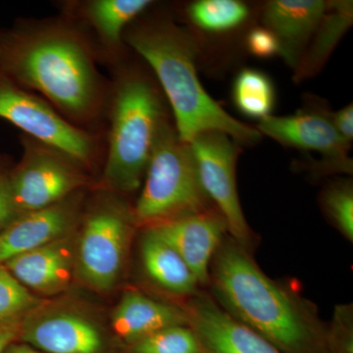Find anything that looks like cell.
Listing matches in <instances>:
<instances>
[{
    "instance_id": "obj_29",
    "label": "cell",
    "mask_w": 353,
    "mask_h": 353,
    "mask_svg": "<svg viewBox=\"0 0 353 353\" xmlns=\"http://www.w3.org/2000/svg\"><path fill=\"white\" fill-rule=\"evenodd\" d=\"M332 120L336 131L340 132L347 141H352L353 139V106H345L336 112L332 113Z\"/></svg>"
},
{
    "instance_id": "obj_28",
    "label": "cell",
    "mask_w": 353,
    "mask_h": 353,
    "mask_svg": "<svg viewBox=\"0 0 353 353\" xmlns=\"http://www.w3.org/2000/svg\"><path fill=\"white\" fill-rule=\"evenodd\" d=\"M348 313L339 311L333 329V345L338 353H352V328Z\"/></svg>"
},
{
    "instance_id": "obj_4",
    "label": "cell",
    "mask_w": 353,
    "mask_h": 353,
    "mask_svg": "<svg viewBox=\"0 0 353 353\" xmlns=\"http://www.w3.org/2000/svg\"><path fill=\"white\" fill-rule=\"evenodd\" d=\"M161 104L154 88L138 77L118 90L103 183L114 192L139 189L162 122Z\"/></svg>"
},
{
    "instance_id": "obj_15",
    "label": "cell",
    "mask_w": 353,
    "mask_h": 353,
    "mask_svg": "<svg viewBox=\"0 0 353 353\" xmlns=\"http://www.w3.org/2000/svg\"><path fill=\"white\" fill-rule=\"evenodd\" d=\"M185 313L203 353H284L210 299H196Z\"/></svg>"
},
{
    "instance_id": "obj_30",
    "label": "cell",
    "mask_w": 353,
    "mask_h": 353,
    "mask_svg": "<svg viewBox=\"0 0 353 353\" xmlns=\"http://www.w3.org/2000/svg\"><path fill=\"white\" fill-rule=\"evenodd\" d=\"M24 318L0 322V353L16 341H19L21 325Z\"/></svg>"
},
{
    "instance_id": "obj_11",
    "label": "cell",
    "mask_w": 353,
    "mask_h": 353,
    "mask_svg": "<svg viewBox=\"0 0 353 353\" xmlns=\"http://www.w3.org/2000/svg\"><path fill=\"white\" fill-rule=\"evenodd\" d=\"M257 131L275 139L281 145L321 153L326 163L350 169L347 154L350 143L336 131L332 113L318 105L297 111L292 115H270L260 120Z\"/></svg>"
},
{
    "instance_id": "obj_17",
    "label": "cell",
    "mask_w": 353,
    "mask_h": 353,
    "mask_svg": "<svg viewBox=\"0 0 353 353\" xmlns=\"http://www.w3.org/2000/svg\"><path fill=\"white\" fill-rule=\"evenodd\" d=\"M187 324L185 311L134 290L123 294L111 314L113 333L128 345L160 330Z\"/></svg>"
},
{
    "instance_id": "obj_26",
    "label": "cell",
    "mask_w": 353,
    "mask_h": 353,
    "mask_svg": "<svg viewBox=\"0 0 353 353\" xmlns=\"http://www.w3.org/2000/svg\"><path fill=\"white\" fill-rule=\"evenodd\" d=\"M246 46L252 54L263 59L280 55L281 53L277 38L264 26L254 28L248 32Z\"/></svg>"
},
{
    "instance_id": "obj_14",
    "label": "cell",
    "mask_w": 353,
    "mask_h": 353,
    "mask_svg": "<svg viewBox=\"0 0 353 353\" xmlns=\"http://www.w3.org/2000/svg\"><path fill=\"white\" fill-rule=\"evenodd\" d=\"M146 228L153 230L179 253L199 284L208 282L211 260L219 250L227 230L219 213L208 211Z\"/></svg>"
},
{
    "instance_id": "obj_6",
    "label": "cell",
    "mask_w": 353,
    "mask_h": 353,
    "mask_svg": "<svg viewBox=\"0 0 353 353\" xmlns=\"http://www.w3.org/2000/svg\"><path fill=\"white\" fill-rule=\"evenodd\" d=\"M137 223L126 204L104 197L77 233L76 279L88 289L108 292L119 283Z\"/></svg>"
},
{
    "instance_id": "obj_10",
    "label": "cell",
    "mask_w": 353,
    "mask_h": 353,
    "mask_svg": "<svg viewBox=\"0 0 353 353\" xmlns=\"http://www.w3.org/2000/svg\"><path fill=\"white\" fill-rule=\"evenodd\" d=\"M20 343L43 353H105L106 341L94 320L48 301L25 316Z\"/></svg>"
},
{
    "instance_id": "obj_20",
    "label": "cell",
    "mask_w": 353,
    "mask_h": 353,
    "mask_svg": "<svg viewBox=\"0 0 353 353\" xmlns=\"http://www.w3.org/2000/svg\"><path fill=\"white\" fill-rule=\"evenodd\" d=\"M233 99L241 113L261 120L272 115L276 101L275 87L263 72L245 69L234 79Z\"/></svg>"
},
{
    "instance_id": "obj_21",
    "label": "cell",
    "mask_w": 353,
    "mask_h": 353,
    "mask_svg": "<svg viewBox=\"0 0 353 353\" xmlns=\"http://www.w3.org/2000/svg\"><path fill=\"white\" fill-rule=\"evenodd\" d=\"M152 3L150 0H97L90 4L88 16L106 41L117 43L124 28Z\"/></svg>"
},
{
    "instance_id": "obj_23",
    "label": "cell",
    "mask_w": 353,
    "mask_h": 353,
    "mask_svg": "<svg viewBox=\"0 0 353 353\" xmlns=\"http://www.w3.org/2000/svg\"><path fill=\"white\" fill-rule=\"evenodd\" d=\"M132 353H203L192 328L176 325L130 343Z\"/></svg>"
},
{
    "instance_id": "obj_13",
    "label": "cell",
    "mask_w": 353,
    "mask_h": 353,
    "mask_svg": "<svg viewBox=\"0 0 353 353\" xmlns=\"http://www.w3.org/2000/svg\"><path fill=\"white\" fill-rule=\"evenodd\" d=\"M77 232L18 255L6 261V268L34 294L57 296L76 279Z\"/></svg>"
},
{
    "instance_id": "obj_25",
    "label": "cell",
    "mask_w": 353,
    "mask_h": 353,
    "mask_svg": "<svg viewBox=\"0 0 353 353\" xmlns=\"http://www.w3.org/2000/svg\"><path fill=\"white\" fill-rule=\"evenodd\" d=\"M325 208L341 233L353 240V192L350 185H339L327 190Z\"/></svg>"
},
{
    "instance_id": "obj_5",
    "label": "cell",
    "mask_w": 353,
    "mask_h": 353,
    "mask_svg": "<svg viewBox=\"0 0 353 353\" xmlns=\"http://www.w3.org/2000/svg\"><path fill=\"white\" fill-rule=\"evenodd\" d=\"M145 185L134 212L137 224L153 226L209 210L189 143L165 121L146 169Z\"/></svg>"
},
{
    "instance_id": "obj_27",
    "label": "cell",
    "mask_w": 353,
    "mask_h": 353,
    "mask_svg": "<svg viewBox=\"0 0 353 353\" xmlns=\"http://www.w3.org/2000/svg\"><path fill=\"white\" fill-rule=\"evenodd\" d=\"M17 217L11 196L9 174L0 170V233Z\"/></svg>"
},
{
    "instance_id": "obj_9",
    "label": "cell",
    "mask_w": 353,
    "mask_h": 353,
    "mask_svg": "<svg viewBox=\"0 0 353 353\" xmlns=\"http://www.w3.org/2000/svg\"><path fill=\"white\" fill-rule=\"evenodd\" d=\"M0 118L79 165L88 163L94 155V145L87 134L66 122L48 104L4 79H0Z\"/></svg>"
},
{
    "instance_id": "obj_18",
    "label": "cell",
    "mask_w": 353,
    "mask_h": 353,
    "mask_svg": "<svg viewBox=\"0 0 353 353\" xmlns=\"http://www.w3.org/2000/svg\"><path fill=\"white\" fill-rule=\"evenodd\" d=\"M141 256L148 277L162 289L176 294L196 292V276L182 257L150 228L141 241Z\"/></svg>"
},
{
    "instance_id": "obj_22",
    "label": "cell",
    "mask_w": 353,
    "mask_h": 353,
    "mask_svg": "<svg viewBox=\"0 0 353 353\" xmlns=\"http://www.w3.org/2000/svg\"><path fill=\"white\" fill-rule=\"evenodd\" d=\"M192 22L210 32H225L240 27L250 15L248 7L236 0H199L189 7Z\"/></svg>"
},
{
    "instance_id": "obj_3",
    "label": "cell",
    "mask_w": 353,
    "mask_h": 353,
    "mask_svg": "<svg viewBox=\"0 0 353 353\" xmlns=\"http://www.w3.org/2000/svg\"><path fill=\"white\" fill-rule=\"evenodd\" d=\"M7 69L20 82L75 117L92 112L99 94L97 74L82 43L65 32L48 31L17 41Z\"/></svg>"
},
{
    "instance_id": "obj_24",
    "label": "cell",
    "mask_w": 353,
    "mask_h": 353,
    "mask_svg": "<svg viewBox=\"0 0 353 353\" xmlns=\"http://www.w3.org/2000/svg\"><path fill=\"white\" fill-rule=\"evenodd\" d=\"M46 301L21 284L6 265L0 263V322L24 318Z\"/></svg>"
},
{
    "instance_id": "obj_2",
    "label": "cell",
    "mask_w": 353,
    "mask_h": 353,
    "mask_svg": "<svg viewBox=\"0 0 353 353\" xmlns=\"http://www.w3.org/2000/svg\"><path fill=\"white\" fill-rule=\"evenodd\" d=\"M216 253L213 283L225 311L282 352H314L317 332L301 303L264 275L238 243L221 245Z\"/></svg>"
},
{
    "instance_id": "obj_31",
    "label": "cell",
    "mask_w": 353,
    "mask_h": 353,
    "mask_svg": "<svg viewBox=\"0 0 353 353\" xmlns=\"http://www.w3.org/2000/svg\"><path fill=\"white\" fill-rule=\"evenodd\" d=\"M3 353H43L36 350V348L30 347V345H26V343H20V341H16L12 345H9L6 348V352Z\"/></svg>"
},
{
    "instance_id": "obj_1",
    "label": "cell",
    "mask_w": 353,
    "mask_h": 353,
    "mask_svg": "<svg viewBox=\"0 0 353 353\" xmlns=\"http://www.w3.org/2000/svg\"><path fill=\"white\" fill-rule=\"evenodd\" d=\"M129 43L152 66L173 109L176 132L189 143L197 134L221 132L239 145H253L257 130L232 117L202 87L196 71L197 48L189 34L169 24L132 32Z\"/></svg>"
},
{
    "instance_id": "obj_16",
    "label": "cell",
    "mask_w": 353,
    "mask_h": 353,
    "mask_svg": "<svg viewBox=\"0 0 353 353\" xmlns=\"http://www.w3.org/2000/svg\"><path fill=\"white\" fill-rule=\"evenodd\" d=\"M327 6L322 0H272L265 6L264 27L275 34L280 55L290 68L296 69Z\"/></svg>"
},
{
    "instance_id": "obj_7",
    "label": "cell",
    "mask_w": 353,
    "mask_h": 353,
    "mask_svg": "<svg viewBox=\"0 0 353 353\" xmlns=\"http://www.w3.org/2000/svg\"><path fill=\"white\" fill-rule=\"evenodd\" d=\"M85 181L78 163L39 143L27 146L22 161L9 174L18 216L64 201L78 192Z\"/></svg>"
},
{
    "instance_id": "obj_19",
    "label": "cell",
    "mask_w": 353,
    "mask_h": 353,
    "mask_svg": "<svg viewBox=\"0 0 353 353\" xmlns=\"http://www.w3.org/2000/svg\"><path fill=\"white\" fill-rule=\"evenodd\" d=\"M352 1H330L317 29L294 70L296 83L317 75L331 57L336 44L352 27Z\"/></svg>"
},
{
    "instance_id": "obj_8",
    "label": "cell",
    "mask_w": 353,
    "mask_h": 353,
    "mask_svg": "<svg viewBox=\"0 0 353 353\" xmlns=\"http://www.w3.org/2000/svg\"><path fill=\"white\" fill-rule=\"evenodd\" d=\"M197 174L209 201L215 203L227 231L239 245L250 243V231L246 222L236 182L239 143L221 132L197 134L189 143Z\"/></svg>"
},
{
    "instance_id": "obj_12",
    "label": "cell",
    "mask_w": 353,
    "mask_h": 353,
    "mask_svg": "<svg viewBox=\"0 0 353 353\" xmlns=\"http://www.w3.org/2000/svg\"><path fill=\"white\" fill-rule=\"evenodd\" d=\"M80 213L78 192L48 208L18 216L0 233V263L74 233Z\"/></svg>"
}]
</instances>
